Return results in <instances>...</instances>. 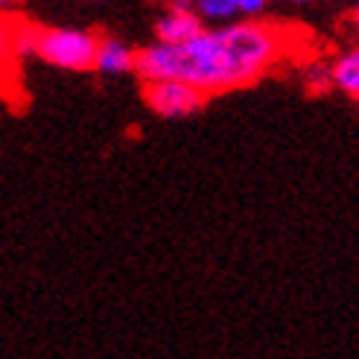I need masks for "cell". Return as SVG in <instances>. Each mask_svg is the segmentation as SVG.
I'll return each instance as SVG.
<instances>
[{"mask_svg": "<svg viewBox=\"0 0 359 359\" xmlns=\"http://www.w3.org/2000/svg\"><path fill=\"white\" fill-rule=\"evenodd\" d=\"M135 56L137 50L129 47L120 39H100L97 56H94V70L105 76H123V74H135Z\"/></svg>", "mask_w": 359, "mask_h": 359, "instance_id": "cell-4", "label": "cell"}, {"mask_svg": "<svg viewBox=\"0 0 359 359\" xmlns=\"http://www.w3.org/2000/svg\"><path fill=\"white\" fill-rule=\"evenodd\" d=\"M286 32L260 21H234L202 29L187 44H149L135 56L140 82H187L202 94H225L266 76L286 53Z\"/></svg>", "mask_w": 359, "mask_h": 359, "instance_id": "cell-1", "label": "cell"}, {"mask_svg": "<svg viewBox=\"0 0 359 359\" xmlns=\"http://www.w3.org/2000/svg\"><path fill=\"white\" fill-rule=\"evenodd\" d=\"M330 82L342 94L359 100V47L356 50H348L345 56L336 59V65L330 67Z\"/></svg>", "mask_w": 359, "mask_h": 359, "instance_id": "cell-6", "label": "cell"}, {"mask_svg": "<svg viewBox=\"0 0 359 359\" xmlns=\"http://www.w3.org/2000/svg\"><path fill=\"white\" fill-rule=\"evenodd\" d=\"M15 6H21V0H0V15L9 12V9H15Z\"/></svg>", "mask_w": 359, "mask_h": 359, "instance_id": "cell-12", "label": "cell"}, {"mask_svg": "<svg viewBox=\"0 0 359 359\" xmlns=\"http://www.w3.org/2000/svg\"><path fill=\"white\" fill-rule=\"evenodd\" d=\"M205 27H202V18L196 12H167L158 18L155 24V41L161 44H187L190 39H196Z\"/></svg>", "mask_w": 359, "mask_h": 359, "instance_id": "cell-5", "label": "cell"}, {"mask_svg": "<svg viewBox=\"0 0 359 359\" xmlns=\"http://www.w3.org/2000/svg\"><path fill=\"white\" fill-rule=\"evenodd\" d=\"M307 85H310V91H318V94L327 91V88L333 85V82H330V67H313Z\"/></svg>", "mask_w": 359, "mask_h": 359, "instance_id": "cell-8", "label": "cell"}, {"mask_svg": "<svg viewBox=\"0 0 359 359\" xmlns=\"http://www.w3.org/2000/svg\"><path fill=\"white\" fill-rule=\"evenodd\" d=\"M172 12H193V0H170Z\"/></svg>", "mask_w": 359, "mask_h": 359, "instance_id": "cell-11", "label": "cell"}, {"mask_svg": "<svg viewBox=\"0 0 359 359\" xmlns=\"http://www.w3.org/2000/svg\"><path fill=\"white\" fill-rule=\"evenodd\" d=\"M196 9H199V18L217 21V24H225L237 15L234 6H231V0H196Z\"/></svg>", "mask_w": 359, "mask_h": 359, "instance_id": "cell-7", "label": "cell"}, {"mask_svg": "<svg viewBox=\"0 0 359 359\" xmlns=\"http://www.w3.org/2000/svg\"><path fill=\"white\" fill-rule=\"evenodd\" d=\"M91 4H97V0H91Z\"/></svg>", "mask_w": 359, "mask_h": 359, "instance_id": "cell-15", "label": "cell"}, {"mask_svg": "<svg viewBox=\"0 0 359 359\" xmlns=\"http://www.w3.org/2000/svg\"><path fill=\"white\" fill-rule=\"evenodd\" d=\"M9 39H12V18L0 15V65H4L9 56Z\"/></svg>", "mask_w": 359, "mask_h": 359, "instance_id": "cell-10", "label": "cell"}, {"mask_svg": "<svg viewBox=\"0 0 359 359\" xmlns=\"http://www.w3.org/2000/svg\"><path fill=\"white\" fill-rule=\"evenodd\" d=\"M266 4H269V0H231L234 12L243 15V18H255V15H260V12L266 9Z\"/></svg>", "mask_w": 359, "mask_h": 359, "instance_id": "cell-9", "label": "cell"}, {"mask_svg": "<svg viewBox=\"0 0 359 359\" xmlns=\"http://www.w3.org/2000/svg\"><path fill=\"white\" fill-rule=\"evenodd\" d=\"M100 47V35L76 27H35V56L50 67L88 74L94 70V56Z\"/></svg>", "mask_w": 359, "mask_h": 359, "instance_id": "cell-2", "label": "cell"}, {"mask_svg": "<svg viewBox=\"0 0 359 359\" xmlns=\"http://www.w3.org/2000/svg\"><path fill=\"white\" fill-rule=\"evenodd\" d=\"M295 4H307V0H295Z\"/></svg>", "mask_w": 359, "mask_h": 359, "instance_id": "cell-14", "label": "cell"}, {"mask_svg": "<svg viewBox=\"0 0 359 359\" xmlns=\"http://www.w3.org/2000/svg\"><path fill=\"white\" fill-rule=\"evenodd\" d=\"M208 94H202L199 88H193L187 82H175V79H164V82H143V102L147 109L164 120H182L190 117L196 111H202L208 105Z\"/></svg>", "mask_w": 359, "mask_h": 359, "instance_id": "cell-3", "label": "cell"}, {"mask_svg": "<svg viewBox=\"0 0 359 359\" xmlns=\"http://www.w3.org/2000/svg\"><path fill=\"white\" fill-rule=\"evenodd\" d=\"M351 27H353V32H359V6H356L353 15H351Z\"/></svg>", "mask_w": 359, "mask_h": 359, "instance_id": "cell-13", "label": "cell"}]
</instances>
